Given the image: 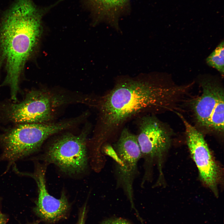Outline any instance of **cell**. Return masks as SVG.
I'll return each instance as SVG.
<instances>
[{
	"instance_id": "1",
	"label": "cell",
	"mask_w": 224,
	"mask_h": 224,
	"mask_svg": "<svg viewBox=\"0 0 224 224\" xmlns=\"http://www.w3.org/2000/svg\"><path fill=\"white\" fill-rule=\"evenodd\" d=\"M186 91L185 86L167 83L154 74L117 77L111 90L95 98L98 114L92 142L101 147L131 118L172 110Z\"/></svg>"
},
{
	"instance_id": "2",
	"label": "cell",
	"mask_w": 224,
	"mask_h": 224,
	"mask_svg": "<svg viewBox=\"0 0 224 224\" xmlns=\"http://www.w3.org/2000/svg\"><path fill=\"white\" fill-rule=\"evenodd\" d=\"M41 14L32 0H16L0 21L1 87L8 86L15 101L25 66L33 56L41 33Z\"/></svg>"
},
{
	"instance_id": "3",
	"label": "cell",
	"mask_w": 224,
	"mask_h": 224,
	"mask_svg": "<svg viewBox=\"0 0 224 224\" xmlns=\"http://www.w3.org/2000/svg\"><path fill=\"white\" fill-rule=\"evenodd\" d=\"M76 124L72 118L56 122L18 124L0 134V159L12 164L37 152L49 137Z\"/></svg>"
},
{
	"instance_id": "4",
	"label": "cell",
	"mask_w": 224,
	"mask_h": 224,
	"mask_svg": "<svg viewBox=\"0 0 224 224\" xmlns=\"http://www.w3.org/2000/svg\"><path fill=\"white\" fill-rule=\"evenodd\" d=\"M79 102L77 95L33 90L22 101L4 107L3 114L7 121L18 124L50 122L60 108Z\"/></svg>"
},
{
	"instance_id": "5",
	"label": "cell",
	"mask_w": 224,
	"mask_h": 224,
	"mask_svg": "<svg viewBox=\"0 0 224 224\" xmlns=\"http://www.w3.org/2000/svg\"><path fill=\"white\" fill-rule=\"evenodd\" d=\"M102 150L114 160L117 186L122 189L132 208L137 213L133 202V184L141 154L136 135L124 128L113 146L106 143L102 146Z\"/></svg>"
},
{
	"instance_id": "6",
	"label": "cell",
	"mask_w": 224,
	"mask_h": 224,
	"mask_svg": "<svg viewBox=\"0 0 224 224\" xmlns=\"http://www.w3.org/2000/svg\"><path fill=\"white\" fill-rule=\"evenodd\" d=\"M90 130L87 124L78 134L67 133L60 135L49 146L44 160L68 174L84 172L88 164L87 138Z\"/></svg>"
},
{
	"instance_id": "7",
	"label": "cell",
	"mask_w": 224,
	"mask_h": 224,
	"mask_svg": "<svg viewBox=\"0 0 224 224\" xmlns=\"http://www.w3.org/2000/svg\"><path fill=\"white\" fill-rule=\"evenodd\" d=\"M138 120L136 135L144 161L142 181L150 180L154 163L161 167V159L171 143V134L165 125L153 114L141 116Z\"/></svg>"
},
{
	"instance_id": "8",
	"label": "cell",
	"mask_w": 224,
	"mask_h": 224,
	"mask_svg": "<svg viewBox=\"0 0 224 224\" xmlns=\"http://www.w3.org/2000/svg\"><path fill=\"white\" fill-rule=\"evenodd\" d=\"M201 94L193 101L192 109L198 125L207 129L223 133L224 93L216 80L206 77L201 79Z\"/></svg>"
},
{
	"instance_id": "9",
	"label": "cell",
	"mask_w": 224,
	"mask_h": 224,
	"mask_svg": "<svg viewBox=\"0 0 224 224\" xmlns=\"http://www.w3.org/2000/svg\"><path fill=\"white\" fill-rule=\"evenodd\" d=\"M185 129L186 142L198 170L200 179L215 194L221 178L219 168L213 159L203 134L178 114Z\"/></svg>"
},
{
	"instance_id": "10",
	"label": "cell",
	"mask_w": 224,
	"mask_h": 224,
	"mask_svg": "<svg viewBox=\"0 0 224 224\" xmlns=\"http://www.w3.org/2000/svg\"><path fill=\"white\" fill-rule=\"evenodd\" d=\"M45 169L37 165L34 173L29 174L35 180L38 188V197L35 210L43 220L54 222L65 217L70 205L64 192L58 199L49 193L46 186Z\"/></svg>"
},
{
	"instance_id": "11",
	"label": "cell",
	"mask_w": 224,
	"mask_h": 224,
	"mask_svg": "<svg viewBox=\"0 0 224 224\" xmlns=\"http://www.w3.org/2000/svg\"><path fill=\"white\" fill-rule=\"evenodd\" d=\"M102 19H104L117 30L118 16L129 0H91Z\"/></svg>"
},
{
	"instance_id": "12",
	"label": "cell",
	"mask_w": 224,
	"mask_h": 224,
	"mask_svg": "<svg viewBox=\"0 0 224 224\" xmlns=\"http://www.w3.org/2000/svg\"><path fill=\"white\" fill-rule=\"evenodd\" d=\"M209 66L216 69L223 76L224 73V42L222 41L206 59Z\"/></svg>"
},
{
	"instance_id": "13",
	"label": "cell",
	"mask_w": 224,
	"mask_h": 224,
	"mask_svg": "<svg viewBox=\"0 0 224 224\" xmlns=\"http://www.w3.org/2000/svg\"><path fill=\"white\" fill-rule=\"evenodd\" d=\"M101 224H132L127 220L119 217H113L103 221Z\"/></svg>"
},
{
	"instance_id": "14",
	"label": "cell",
	"mask_w": 224,
	"mask_h": 224,
	"mask_svg": "<svg viewBox=\"0 0 224 224\" xmlns=\"http://www.w3.org/2000/svg\"><path fill=\"white\" fill-rule=\"evenodd\" d=\"M86 215V205H85L82 210L77 224H85Z\"/></svg>"
},
{
	"instance_id": "15",
	"label": "cell",
	"mask_w": 224,
	"mask_h": 224,
	"mask_svg": "<svg viewBox=\"0 0 224 224\" xmlns=\"http://www.w3.org/2000/svg\"><path fill=\"white\" fill-rule=\"evenodd\" d=\"M7 219L5 215L0 213V224H5Z\"/></svg>"
},
{
	"instance_id": "16",
	"label": "cell",
	"mask_w": 224,
	"mask_h": 224,
	"mask_svg": "<svg viewBox=\"0 0 224 224\" xmlns=\"http://www.w3.org/2000/svg\"><path fill=\"white\" fill-rule=\"evenodd\" d=\"M30 224H38V222H35Z\"/></svg>"
},
{
	"instance_id": "17",
	"label": "cell",
	"mask_w": 224,
	"mask_h": 224,
	"mask_svg": "<svg viewBox=\"0 0 224 224\" xmlns=\"http://www.w3.org/2000/svg\"><path fill=\"white\" fill-rule=\"evenodd\" d=\"M0 213H1V212H0Z\"/></svg>"
}]
</instances>
